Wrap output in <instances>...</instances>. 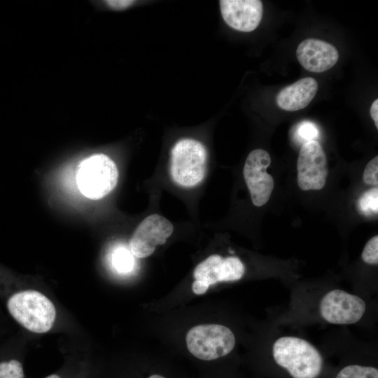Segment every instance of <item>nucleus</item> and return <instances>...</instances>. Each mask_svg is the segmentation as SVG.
<instances>
[{
	"mask_svg": "<svg viewBox=\"0 0 378 378\" xmlns=\"http://www.w3.org/2000/svg\"><path fill=\"white\" fill-rule=\"evenodd\" d=\"M298 184L302 190L322 189L328 176L324 150L317 141L304 143L297 162Z\"/></svg>",
	"mask_w": 378,
	"mask_h": 378,
	"instance_id": "423d86ee",
	"label": "nucleus"
},
{
	"mask_svg": "<svg viewBox=\"0 0 378 378\" xmlns=\"http://www.w3.org/2000/svg\"><path fill=\"white\" fill-rule=\"evenodd\" d=\"M363 179L368 185L377 186L378 156H375L368 163L363 172Z\"/></svg>",
	"mask_w": 378,
	"mask_h": 378,
	"instance_id": "aec40b11",
	"label": "nucleus"
},
{
	"mask_svg": "<svg viewBox=\"0 0 378 378\" xmlns=\"http://www.w3.org/2000/svg\"><path fill=\"white\" fill-rule=\"evenodd\" d=\"M323 319L333 324L356 323L365 312V303L358 296L343 290L336 289L327 293L320 304Z\"/></svg>",
	"mask_w": 378,
	"mask_h": 378,
	"instance_id": "1a4fd4ad",
	"label": "nucleus"
},
{
	"mask_svg": "<svg viewBox=\"0 0 378 378\" xmlns=\"http://www.w3.org/2000/svg\"><path fill=\"white\" fill-rule=\"evenodd\" d=\"M370 115L374 122L376 128L378 129V99H376L370 108Z\"/></svg>",
	"mask_w": 378,
	"mask_h": 378,
	"instance_id": "5701e85b",
	"label": "nucleus"
},
{
	"mask_svg": "<svg viewBox=\"0 0 378 378\" xmlns=\"http://www.w3.org/2000/svg\"><path fill=\"white\" fill-rule=\"evenodd\" d=\"M335 378H378V370L373 367L350 365L342 369Z\"/></svg>",
	"mask_w": 378,
	"mask_h": 378,
	"instance_id": "4468645a",
	"label": "nucleus"
},
{
	"mask_svg": "<svg viewBox=\"0 0 378 378\" xmlns=\"http://www.w3.org/2000/svg\"><path fill=\"white\" fill-rule=\"evenodd\" d=\"M219 4L225 23L237 31H253L262 20L263 7L260 0H220Z\"/></svg>",
	"mask_w": 378,
	"mask_h": 378,
	"instance_id": "9b49d317",
	"label": "nucleus"
},
{
	"mask_svg": "<svg viewBox=\"0 0 378 378\" xmlns=\"http://www.w3.org/2000/svg\"><path fill=\"white\" fill-rule=\"evenodd\" d=\"M186 340L188 351L196 358L204 360L225 356L235 345L233 332L220 324L195 326L188 332Z\"/></svg>",
	"mask_w": 378,
	"mask_h": 378,
	"instance_id": "39448f33",
	"label": "nucleus"
},
{
	"mask_svg": "<svg viewBox=\"0 0 378 378\" xmlns=\"http://www.w3.org/2000/svg\"><path fill=\"white\" fill-rule=\"evenodd\" d=\"M318 91L316 80L305 77L285 87L277 94L276 104L287 111H295L307 107Z\"/></svg>",
	"mask_w": 378,
	"mask_h": 378,
	"instance_id": "ddd939ff",
	"label": "nucleus"
},
{
	"mask_svg": "<svg viewBox=\"0 0 378 378\" xmlns=\"http://www.w3.org/2000/svg\"><path fill=\"white\" fill-rule=\"evenodd\" d=\"M118 172L115 162L104 154H95L84 160L77 174L82 194L92 200L101 199L115 187Z\"/></svg>",
	"mask_w": 378,
	"mask_h": 378,
	"instance_id": "20e7f679",
	"label": "nucleus"
},
{
	"mask_svg": "<svg viewBox=\"0 0 378 378\" xmlns=\"http://www.w3.org/2000/svg\"><path fill=\"white\" fill-rule=\"evenodd\" d=\"M245 267L237 257L223 258L214 254L199 263L193 273L195 280L209 286L222 281L239 280L244 275Z\"/></svg>",
	"mask_w": 378,
	"mask_h": 378,
	"instance_id": "9d476101",
	"label": "nucleus"
},
{
	"mask_svg": "<svg viewBox=\"0 0 378 378\" xmlns=\"http://www.w3.org/2000/svg\"><path fill=\"white\" fill-rule=\"evenodd\" d=\"M22 365L18 359L0 360V378H24Z\"/></svg>",
	"mask_w": 378,
	"mask_h": 378,
	"instance_id": "f3484780",
	"label": "nucleus"
},
{
	"mask_svg": "<svg viewBox=\"0 0 378 378\" xmlns=\"http://www.w3.org/2000/svg\"><path fill=\"white\" fill-rule=\"evenodd\" d=\"M148 378H165L163 376L159 375V374H153Z\"/></svg>",
	"mask_w": 378,
	"mask_h": 378,
	"instance_id": "b1692460",
	"label": "nucleus"
},
{
	"mask_svg": "<svg viewBox=\"0 0 378 378\" xmlns=\"http://www.w3.org/2000/svg\"><path fill=\"white\" fill-rule=\"evenodd\" d=\"M106 4L111 8L120 10L127 8L132 5L134 1L130 0H115V1H106Z\"/></svg>",
	"mask_w": 378,
	"mask_h": 378,
	"instance_id": "412c9836",
	"label": "nucleus"
},
{
	"mask_svg": "<svg viewBox=\"0 0 378 378\" xmlns=\"http://www.w3.org/2000/svg\"><path fill=\"white\" fill-rule=\"evenodd\" d=\"M46 378H61V377L58 376L57 374H50L46 377Z\"/></svg>",
	"mask_w": 378,
	"mask_h": 378,
	"instance_id": "393cba45",
	"label": "nucleus"
},
{
	"mask_svg": "<svg viewBox=\"0 0 378 378\" xmlns=\"http://www.w3.org/2000/svg\"><path fill=\"white\" fill-rule=\"evenodd\" d=\"M363 260L370 265L378 263V236L375 235L366 243L361 255Z\"/></svg>",
	"mask_w": 378,
	"mask_h": 378,
	"instance_id": "a211bd4d",
	"label": "nucleus"
},
{
	"mask_svg": "<svg viewBox=\"0 0 378 378\" xmlns=\"http://www.w3.org/2000/svg\"><path fill=\"white\" fill-rule=\"evenodd\" d=\"M209 286L200 281L195 280L192 285V291L197 295H202L206 292Z\"/></svg>",
	"mask_w": 378,
	"mask_h": 378,
	"instance_id": "4be33fe9",
	"label": "nucleus"
},
{
	"mask_svg": "<svg viewBox=\"0 0 378 378\" xmlns=\"http://www.w3.org/2000/svg\"><path fill=\"white\" fill-rule=\"evenodd\" d=\"M174 230L172 223L159 214L146 217L136 227L130 241V251L134 257L150 256L158 245L164 244Z\"/></svg>",
	"mask_w": 378,
	"mask_h": 378,
	"instance_id": "6e6552de",
	"label": "nucleus"
},
{
	"mask_svg": "<svg viewBox=\"0 0 378 378\" xmlns=\"http://www.w3.org/2000/svg\"><path fill=\"white\" fill-rule=\"evenodd\" d=\"M270 163V154L261 148L252 150L245 161L244 178L252 202L256 206H261L268 202L274 188V179L266 172Z\"/></svg>",
	"mask_w": 378,
	"mask_h": 378,
	"instance_id": "0eeeda50",
	"label": "nucleus"
},
{
	"mask_svg": "<svg viewBox=\"0 0 378 378\" xmlns=\"http://www.w3.org/2000/svg\"><path fill=\"white\" fill-rule=\"evenodd\" d=\"M6 306L18 323L32 332H47L54 325L55 307L51 300L38 291H16L8 295Z\"/></svg>",
	"mask_w": 378,
	"mask_h": 378,
	"instance_id": "f257e3e1",
	"label": "nucleus"
},
{
	"mask_svg": "<svg viewBox=\"0 0 378 378\" xmlns=\"http://www.w3.org/2000/svg\"><path fill=\"white\" fill-rule=\"evenodd\" d=\"M378 189L372 188L362 195L358 201L359 211L365 215L377 214L378 212Z\"/></svg>",
	"mask_w": 378,
	"mask_h": 378,
	"instance_id": "dca6fc26",
	"label": "nucleus"
},
{
	"mask_svg": "<svg viewBox=\"0 0 378 378\" xmlns=\"http://www.w3.org/2000/svg\"><path fill=\"white\" fill-rule=\"evenodd\" d=\"M206 150L192 139L177 141L171 151L170 174L173 181L183 187H193L202 181L206 174Z\"/></svg>",
	"mask_w": 378,
	"mask_h": 378,
	"instance_id": "7ed1b4c3",
	"label": "nucleus"
},
{
	"mask_svg": "<svg viewBox=\"0 0 378 378\" xmlns=\"http://www.w3.org/2000/svg\"><path fill=\"white\" fill-rule=\"evenodd\" d=\"M130 251L125 248H118L112 255L113 265L120 272L126 273L132 270L134 258Z\"/></svg>",
	"mask_w": 378,
	"mask_h": 378,
	"instance_id": "2eb2a0df",
	"label": "nucleus"
},
{
	"mask_svg": "<svg viewBox=\"0 0 378 378\" xmlns=\"http://www.w3.org/2000/svg\"><path fill=\"white\" fill-rule=\"evenodd\" d=\"M276 363L293 378H316L322 369L318 351L305 340L286 336L279 338L272 348Z\"/></svg>",
	"mask_w": 378,
	"mask_h": 378,
	"instance_id": "f03ea898",
	"label": "nucleus"
},
{
	"mask_svg": "<svg viewBox=\"0 0 378 378\" xmlns=\"http://www.w3.org/2000/svg\"><path fill=\"white\" fill-rule=\"evenodd\" d=\"M296 134L302 141H305L304 143H306L310 141H316L315 139L318 136V131L312 122L305 121L298 125Z\"/></svg>",
	"mask_w": 378,
	"mask_h": 378,
	"instance_id": "6ab92c4d",
	"label": "nucleus"
},
{
	"mask_svg": "<svg viewBox=\"0 0 378 378\" xmlns=\"http://www.w3.org/2000/svg\"><path fill=\"white\" fill-rule=\"evenodd\" d=\"M297 59L307 70L321 73L332 68L337 62L339 53L332 44L317 38H307L298 45Z\"/></svg>",
	"mask_w": 378,
	"mask_h": 378,
	"instance_id": "f8f14e48",
	"label": "nucleus"
}]
</instances>
